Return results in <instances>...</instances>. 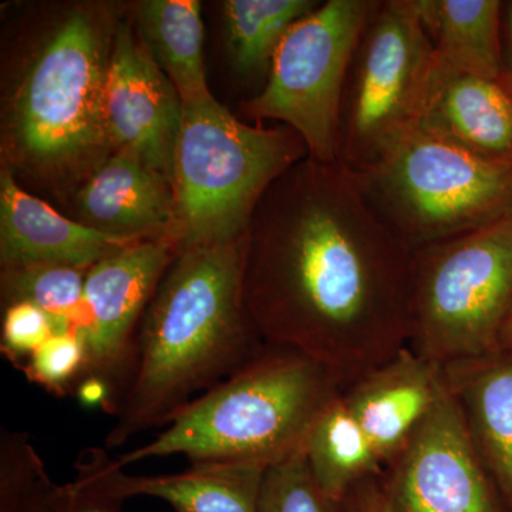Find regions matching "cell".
Masks as SVG:
<instances>
[{"instance_id":"obj_10","label":"cell","mask_w":512,"mask_h":512,"mask_svg":"<svg viewBox=\"0 0 512 512\" xmlns=\"http://www.w3.org/2000/svg\"><path fill=\"white\" fill-rule=\"evenodd\" d=\"M178 252L171 239H146L117 249L87 271L79 328L86 346L82 380L93 377L110 387L113 412L130 382L141 322Z\"/></svg>"},{"instance_id":"obj_26","label":"cell","mask_w":512,"mask_h":512,"mask_svg":"<svg viewBox=\"0 0 512 512\" xmlns=\"http://www.w3.org/2000/svg\"><path fill=\"white\" fill-rule=\"evenodd\" d=\"M86 369V346L80 330L57 333L36 349L22 370L30 382L47 392L64 396L82 380Z\"/></svg>"},{"instance_id":"obj_22","label":"cell","mask_w":512,"mask_h":512,"mask_svg":"<svg viewBox=\"0 0 512 512\" xmlns=\"http://www.w3.org/2000/svg\"><path fill=\"white\" fill-rule=\"evenodd\" d=\"M313 0H227L224 2L232 62L244 74L269 73L286 33L313 12Z\"/></svg>"},{"instance_id":"obj_11","label":"cell","mask_w":512,"mask_h":512,"mask_svg":"<svg viewBox=\"0 0 512 512\" xmlns=\"http://www.w3.org/2000/svg\"><path fill=\"white\" fill-rule=\"evenodd\" d=\"M380 480L402 512H511L478 460L450 390Z\"/></svg>"},{"instance_id":"obj_6","label":"cell","mask_w":512,"mask_h":512,"mask_svg":"<svg viewBox=\"0 0 512 512\" xmlns=\"http://www.w3.org/2000/svg\"><path fill=\"white\" fill-rule=\"evenodd\" d=\"M512 315V214L413 251L417 355L446 365L500 349Z\"/></svg>"},{"instance_id":"obj_15","label":"cell","mask_w":512,"mask_h":512,"mask_svg":"<svg viewBox=\"0 0 512 512\" xmlns=\"http://www.w3.org/2000/svg\"><path fill=\"white\" fill-rule=\"evenodd\" d=\"M420 128L487 160L512 164V87L434 66Z\"/></svg>"},{"instance_id":"obj_30","label":"cell","mask_w":512,"mask_h":512,"mask_svg":"<svg viewBox=\"0 0 512 512\" xmlns=\"http://www.w3.org/2000/svg\"><path fill=\"white\" fill-rule=\"evenodd\" d=\"M503 53L505 79L512 87V0L503 6Z\"/></svg>"},{"instance_id":"obj_16","label":"cell","mask_w":512,"mask_h":512,"mask_svg":"<svg viewBox=\"0 0 512 512\" xmlns=\"http://www.w3.org/2000/svg\"><path fill=\"white\" fill-rule=\"evenodd\" d=\"M468 439L512 512V350L444 365Z\"/></svg>"},{"instance_id":"obj_14","label":"cell","mask_w":512,"mask_h":512,"mask_svg":"<svg viewBox=\"0 0 512 512\" xmlns=\"http://www.w3.org/2000/svg\"><path fill=\"white\" fill-rule=\"evenodd\" d=\"M134 239L114 237L63 217L19 187L10 171L0 178V259L3 271L66 265L89 271Z\"/></svg>"},{"instance_id":"obj_2","label":"cell","mask_w":512,"mask_h":512,"mask_svg":"<svg viewBox=\"0 0 512 512\" xmlns=\"http://www.w3.org/2000/svg\"><path fill=\"white\" fill-rule=\"evenodd\" d=\"M245 248L247 235L175 256L141 322L130 382L106 436L109 450L167 426L264 348L245 306Z\"/></svg>"},{"instance_id":"obj_28","label":"cell","mask_w":512,"mask_h":512,"mask_svg":"<svg viewBox=\"0 0 512 512\" xmlns=\"http://www.w3.org/2000/svg\"><path fill=\"white\" fill-rule=\"evenodd\" d=\"M55 335L52 318L29 302L6 306L2 323V352L22 369L30 355Z\"/></svg>"},{"instance_id":"obj_9","label":"cell","mask_w":512,"mask_h":512,"mask_svg":"<svg viewBox=\"0 0 512 512\" xmlns=\"http://www.w3.org/2000/svg\"><path fill=\"white\" fill-rule=\"evenodd\" d=\"M99 29L82 12L57 28L16 93L12 127L23 153L72 163L109 141L104 124L107 63Z\"/></svg>"},{"instance_id":"obj_21","label":"cell","mask_w":512,"mask_h":512,"mask_svg":"<svg viewBox=\"0 0 512 512\" xmlns=\"http://www.w3.org/2000/svg\"><path fill=\"white\" fill-rule=\"evenodd\" d=\"M342 394L315 421L305 448L313 478L335 503L357 484L383 474L382 461Z\"/></svg>"},{"instance_id":"obj_24","label":"cell","mask_w":512,"mask_h":512,"mask_svg":"<svg viewBox=\"0 0 512 512\" xmlns=\"http://www.w3.org/2000/svg\"><path fill=\"white\" fill-rule=\"evenodd\" d=\"M42 458L22 433L0 440V512H57Z\"/></svg>"},{"instance_id":"obj_4","label":"cell","mask_w":512,"mask_h":512,"mask_svg":"<svg viewBox=\"0 0 512 512\" xmlns=\"http://www.w3.org/2000/svg\"><path fill=\"white\" fill-rule=\"evenodd\" d=\"M306 157L289 127L249 126L214 97L183 104L174 153L178 247L244 238L266 191Z\"/></svg>"},{"instance_id":"obj_23","label":"cell","mask_w":512,"mask_h":512,"mask_svg":"<svg viewBox=\"0 0 512 512\" xmlns=\"http://www.w3.org/2000/svg\"><path fill=\"white\" fill-rule=\"evenodd\" d=\"M86 269L39 265L3 271V295L8 305L29 302L52 318L55 335L80 328Z\"/></svg>"},{"instance_id":"obj_19","label":"cell","mask_w":512,"mask_h":512,"mask_svg":"<svg viewBox=\"0 0 512 512\" xmlns=\"http://www.w3.org/2000/svg\"><path fill=\"white\" fill-rule=\"evenodd\" d=\"M436 66L484 79H504L500 0H414Z\"/></svg>"},{"instance_id":"obj_31","label":"cell","mask_w":512,"mask_h":512,"mask_svg":"<svg viewBox=\"0 0 512 512\" xmlns=\"http://www.w3.org/2000/svg\"><path fill=\"white\" fill-rule=\"evenodd\" d=\"M500 348L512 350V315L501 335Z\"/></svg>"},{"instance_id":"obj_17","label":"cell","mask_w":512,"mask_h":512,"mask_svg":"<svg viewBox=\"0 0 512 512\" xmlns=\"http://www.w3.org/2000/svg\"><path fill=\"white\" fill-rule=\"evenodd\" d=\"M77 202L89 227L114 237L171 239L178 245L173 185L133 156L110 157L84 184Z\"/></svg>"},{"instance_id":"obj_7","label":"cell","mask_w":512,"mask_h":512,"mask_svg":"<svg viewBox=\"0 0 512 512\" xmlns=\"http://www.w3.org/2000/svg\"><path fill=\"white\" fill-rule=\"evenodd\" d=\"M434 66L414 0H375L343 93L340 164L360 170L419 126Z\"/></svg>"},{"instance_id":"obj_13","label":"cell","mask_w":512,"mask_h":512,"mask_svg":"<svg viewBox=\"0 0 512 512\" xmlns=\"http://www.w3.org/2000/svg\"><path fill=\"white\" fill-rule=\"evenodd\" d=\"M444 365L410 346L360 377L343 392L384 467L406 447L447 393Z\"/></svg>"},{"instance_id":"obj_25","label":"cell","mask_w":512,"mask_h":512,"mask_svg":"<svg viewBox=\"0 0 512 512\" xmlns=\"http://www.w3.org/2000/svg\"><path fill=\"white\" fill-rule=\"evenodd\" d=\"M259 512H339L320 490L305 451L265 471Z\"/></svg>"},{"instance_id":"obj_8","label":"cell","mask_w":512,"mask_h":512,"mask_svg":"<svg viewBox=\"0 0 512 512\" xmlns=\"http://www.w3.org/2000/svg\"><path fill=\"white\" fill-rule=\"evenodd\" d=\"M375 0H328L299 20L276 50L265 86L247 103L279 120L320 163H340V113L350 63Z\"/></svg>"},{"instance_id":"obj_3","label":"cell","mask_w":512,"mask_h":512,"mask_svg":"<svg viewBox=\"0 0 512 512\" xmlns=\"http://www.w3.org/2000/svg\"><path fill=\"white\" fill-rule=\"evenodd\" d=\"M345 387L298 350L269 345L174 417L156 440L117 458L124 468L181 454L191 464L269 468L298 456L323 410Z\"/></svg>"},{"instance_id":"obj_29","label":"cell","mask_w":512,"mask_h":512,"mask_svg":"<svg viewBox=\"0 0 512 512\" xmlns=\"http://www.w3.org/2000/svg\"><path fill=\"white\" fill-rule=\"evenodd\" d=\"M339 512H402L384 490L380 476L353 487L338 503Z\"/></svg>"},{"instance_id":"obj_18","label":"cell","mask_w":512,"mask_h":512,"mask_svg":"<svg viewBox=\"0 0 512 512\" xmlns=\"http://www.w3.org/2000/svg\"><path fill=\"white\" fill-rule=\"evenodd\" d=\"M106 484L121 500L160 498L175 512H259L268 468L252 464H191L181 473L128 476L103 448H89Z\"/></svg>"},{"instance_id":"obj_20","label":"cell","mask_w":512,"mask_h":512,"mask_svg":"<svg viewBox=\"0 0 512 512\" xmlns=\"http://www.w3.org/2000/svg\"><path fill=\"white\" fill-rule=\"evenodd\" d=\"M141 43L174 84L183 104L212 99L204 64V25L197 0H146L137 9Z\"/></svg>"},{"instance_id":"obj_12","label":"cell","mask_w":512,"mask_h":512,"mask_svg":"<svg viewBox=\"0 0 512 512\" xmlns=\"http://www.w3.org/2000/svg\"><path fill=\"white\" fill-rule=\"evenodd\" d=\"M104 124L107 138L146 167L174 183V153L183 101L174 84L121 23L107 60ZM174 190V188H173Z\"/></svg>"},{"instance_id":"obj_1","label":"cell","mask_w":512,"mask_h":512,"mask_svg":"<svg viewBox=\"0 0 512 512\" xmlns=\"http://www.w3.org/2000/svg\"><path fill=\"white\" fill-rule=\"evenodd\" d=\"M412 261L345 165L306 157L252 217L245 306L265 343L311 357L346 390L409 346Z\"/></svg>"},{"instance_id":"obj_27","label":"cell","mask_w":512,"mask_h":512,"mask_svg":"<svg viewBox=\"0 0 512 512\" xmlns=\"http://www.w3.org/2000/svg\"><path fill=\"white\" fill-rule=\"evenodd\" d=\"M57 512H123L119 495L110 490L89 450L80 454L76 478L53 487Z\"/></svg>"},{"instance_id":"obj_5","label":"cell","mask_w":512,"mask_h":512,"mask_svg":"<svg viewBox=\"0 0 512 512\" xmlns=\"http://www.w3.org/2000/svg\"><path fill=\"white\" fill-rule=\"evenodd\" d=\"M380 222L412 251L512 214V164L416 127L372 164L349 170Z\"/></svg>"}]
</instances>
